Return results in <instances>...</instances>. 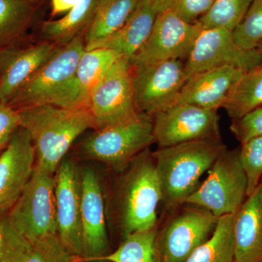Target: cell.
Segmentation results:
<instances>
[{
	"label": "cell",
	"instance_id": "obj_12",
	"mask_svg": "<svg viewBox=\"0 0 262 262\" xmlns=\"http://www.w3.org/2000/svg\"><path fill=\"white\" fill-rule=\"evenodd\" d=\"M262 63L257 48L247 50L239 46L233 32L225 29H203L187 57V78L218 67H234L246 72Z\"/></svg>",
	"mask_w": 262,
	"mask_h": 262
},
{
	"label": "cell",
	"instance_id": "obj_1",
	"mask_svg": "<svg viewBox=\"0 0 262 262\" xmlns=\"http://www.w3.org/2000/svg\"><path fill=\"white\" fill-rule=\"evenodd\" d=\"M17 110L20 126L27 130L34 144L35 166L53 175L74 141L88 129H96L88 108L44 104Z\"/></svg>",
	"mask_w": 262,
	"mask_h": 262
},
{
	"label": "cell",
	"instance_id": "obj_28",
	"mask_svg": "<svg viewBox=\"0 0 262 262\" xmlns=\"http://www.w3.org/2000/svg\"><path fill=\"white\" fill-rule=\"evenodd\" d=\"M253 0H215L198 20L203 29H225L233 32L247 13Z\"/></svg>",
	"mask_w": 262,
	"mask_h": 262
},
{
	"label": "cell",
	"instance_id": "obj_21",
	"mask_svg": "<svg viewBox=\"0 0 262 262\" xmlns=\"http://www.w3.org/2000/svg\"><path fill=\"white\" fill-rule=\"evenodd\" d=\"M120 58L116 52L106 48L85 50L70 84L64 107L88 108L93 90Z\"/></svg>",
	"mask_w": 262,
	"mask_h": 262
},
{
	"label": "cell",
	"instance_id": "obj_7",
	"mask_svg": "<svg viewBox=\"0 0 262 262\" xmlns=\"http://www.w3.org/2000/svg\"><path fill=\"white\" fill-rule=\"evenodd\" d=\"M8 215L15 229L32 244L58 234L55 174L34 167L32 177Z\"/></svg>",
	"mask_w": 262,
	"mask_h": 262
},
{
	"label": "cell",
	"instance_id": "obj_3",
	"mask_svg": "<svg viewBox=\"0 0 262 262\" xmlns=\"http://www.w3.org/2000/svg\"><path fill=\"white\" fill-rule=\"evenodd\" d=\"M116 194L117 217L122 239L158 227L161 187L156 163L149 148L122 170Z\"/></svg>",
	"mask_w": 262,
	"mask_h": 262
},
{
	"label": "cell",
	"instance_id": "obj_4",
	"mask_svg": "<svg viewBox=\"0 0 262 262\" xmlns=\"http://www.w3.org/2000/svg\"><path fill=\"white\" fill-rule=\"evenodd\" d=\"M84 51V37L60 46L8 104L15 110L44 104L64 107L70 84Z\"/></svg>",
	"mask_w": 262,
	"mask_h": 262
},
{
	"label": "cell",
	"instance_id": "obj_18",
	"mask_svg": "<svg viewBox=\"0 0 262 262\" xmlns=\"http://www.w3.org/2000/svg\"><path fill=\"white\" fill-rule=\"evenodd\" d=\"M173 2V0H139L135 9L121 28L98 43L93 49L112 50L130 62L149 37L158 15L164 10L171 8Z\"/></svg>",
	"mask_w": 262,
	"mask_h": 262
},
{
	"label": "cell",
	"instance_id": "obj_5",
	"mask_svg": "<svg viewBox=\"0 0 262 262\" xmlns=\"http://www.w3.org/2000/svg\"><path fill=\"white\" fill-rule=\"evenodd\" d=\"M155 143L153 117L144 113L113 126L95 129L80 145L86 158L122 170L129 163Z\"/></svg>",
	"mask_w": 262,
	"mask_h": 262
},
{
	"label": "cell",
	"instance_id": "obj_37",
	"mask_svg": "<svg viewBox=\"0 0 262 262\" xmlns=\"http://www.w3.org/2000/svg\"><path fill=\"white\" fill-rule=\"evenodd\" d=\"M257 49L258 50V51L260 52V53H261L262 56V42L258 45Z\"/></svg>",
	"mask_w": 262,
	"mask_h": 262
},
{
	"label": "cell",
	"instance_id": "obj_25",
	"mask_svg": "<svg viewBox=\"0 0 262 262\" xmlns=\"http://www.w3.org/2000/svg\"><path fill=\"white\" fill-rule=\"evenodd\" d=\"M260 107H262V63L244 72L223 106L232 120Z\"/></svg>",
	"mask_w": 262,
	"mask_h": 262
},
{
	"label": "cell",
	"instance_id": "obj_2",
	"mask_svg": "<svg viewBox=\"0 0 262 262\" xmlns=\"http://www.w3.org/2000/svg\"><path fill=\"white\" fill-rule=\"evenodd\" d=\"M226 148L220 138L158 148L152 152L159 175L161 202L168 209L184 204Z\"/></svg>",
	"mask_w": 262,
	"mask_h": 262
},
{
	"label": "cell",
	"instance_id": "obj_15",
	"mask_svg": "<svg viewBox=\"0 0 262 262\" xmlns=\"http://www.w3.org/2000/svg\"><path fill=\"white\" fill-rule=\"evenodd\" d=\"M34 144L27 130L20 126L0 151V215L14 206L35 167Z\"/></svg>",
	"mask_w": 262,
	"mask_h": 262
},
{
	"label": "cell",
	"instance_id": "obj_36",
	"mask_svg": "<svg viewBox=\"0 0 262 262\" xmlns=\"http://www.w3.org/2000/svg\"><path fill=\"white\" fill-rule=\"evenodd\" d=\"M81 0H51L52 15H55L67 13L75 8Z\"/></svg>",
	"mask_w": 262,
	"mask_h": 262
},
{
	"label": "cell",
	"instance_id": "obj_17",
	"mask_svg": "<svg viewBox=\"0 0 262 262\" xmlns=\"http://www.w3.org/2000/svg\"><path fill=\"white\" fill-rule=\"evenodd\" d=\"M60 46L47 41L0 49V101L9 103L32 76L51 58Z\"/></svg>",
	"mask_w": 262,
	"mask_h": 262
},
{
	"label": "cell",
	"instance_id": "obj_35",
	"mask_svg": "<svg viewBox=\"0 0 262 262\" xmlns=\"http://www.w3.org/2000/svg\"><path fill=\"white\" fill-rule=\"evenodd\" d=\"M19 127L20 117L18 110L8 103L0 101V151L6 146Z\"/></svg>",
	"mask_w": 262,
	"mask_h": 262
},
{
	"label": "cell",
	"instance_id": "obj_8",
	"mask_svg": "<svg viewBox=\"0 0 262 262\" xmlns=\"http://www.w3.org/2000/svg\"><path fill=\"white\" fill-rule=\"evenodd\" d=\"M158 230L155 249L159 262H185L194 251L211 237L219 218L208 210L184 204Z\"/></svg>",
	"mask_w": 262,
	"mask_h": 262
},
{
	"label": "cell",
	"instance_id": "obj_40",
	"mask_svg": "<svg viewBox=\"0 0 262 262\" xmlns=\"http://www.w3.org/2000/svg\"><path fill=\"white\" fill-rule=\"evenodd\" d=\"M261 262H262V261Z\"/></svg>",
	"mask_w": 262,
	"mask_h": 262
},
{
	"label": "cell",
	"instance_id": "obj_16",
	"mask_svg": "<svg viewBox=\"0 0 262 262\" xmlns=\"http://www.w3.org/2000/svg\"><path fill=\"white\" fill-rule=\"evenodd\" d=\"M81 198L83 256L79 261L94 262L111 251L101 182L90 167L81 171Z\"/></svg>",
	"mask_w": 262,
	"mask_h": 262
},
{
	"label": "cell",
	"instance_id": "obj_27",
	"mask_svg": "<svg viewBox=\"0 0 262 262\" xmlns=\"http://www.w3.org/2000/svg\"><path fill=\"white\" fill-rule=\"evenodd\" d=\"M157 229L127 236L115 251L94 262H159L155 249Z\"/></svg>",
	"mask_w": 262,
	"mask_h": 262
},
{
	"label": "cell",
	"instance_id": "obj_33",
	"mask_svg": "<svg viewBox=\"0 0 262 262\" xmlns=\"http://www.w3.org/2000/svg\"><path fill=\"white\" fill-rule=\"evenodd\" d=\"M230 130L241 145L253 138L262 136V107L233 119Z\"/></svg>",
	"mask_w": 262,
	"mask_h": 262
},
{
	"label": "cell",
	"instance_id": "obj_11",
	"mask_svg": "<svg viewBox=\"0 0 262 262\" xmlns=\"http://www.w3.org/2000/svg\"><path fill=\"white\" fill-rule=\"evenodd\" d=\"M153 131L159 148L222 138L217 110L186 103H177L155 115Z\"/></svg>",
	"mask_w": 262,
	"mask_h": 262
},
{
	"label": "cell",
	"instance_id": "obj_10",
	"mask_svg": "<svg viewBox=\"0 0 262 262\" xmlns=\"http://www.w3.org/2000/svg\"><path fill=\"white\" fill-rule=\"evenodd\" d=\"M132 74L138 110L152 117L179 103L188 80L182 60L132 66Z\"/></svg>",
	"mask_w": 262,
	"mask_h": 262
},
{
	"label": "cell",
	"instance_id": "obj_34",
	"mask_svg": "<svg viewBox=\"0 0 262 262\" xmlns=\"http://www.w3.org/2000/svg\"><path fill=\"white\" fill-rule=\"evenodd\" d=\"M215 0H173L171 9L189 23H196L211 8Z\"/></svg>",
	"mask_w": 262,
	"mask_h": 262
},
{
	"label": "cell",
	"instance_id": "obj_6",
	"mask_svg": "<svg viewBox=\"0 0 262 262\" xmlns=\"http://www.w3.org/2000/svg\"><path fill=\"white\" fill-rule=\"evenodd\" d=\"M207 173L208 177L184 203L205 208L217 218L234 214L248 198L241 148H226Z\"/></svg>",
	"mask_w": 262,
	"mask_h": 262
},
{
	"label": "cell",
	"instance_id": "obj_32",
	"mask_svg": "<svg viewBox=\"0 0 262 262\" xmlns=\"http://www.w3.org/2000/svg\"><path fill=\"white\" fill-rule=\"evenodd\" d=\"M79 258L67 251L56 234L32 244V251L26 262H79Z\"/></svg>",
	"mask_w": 262,
	"mask_h": 262
},
{
	"label": "cell",
	"instance_id": "obj_20",
	"mask_svg": "<svg viewBox=\"0 0 262 262\" xmlns=\"http://www.w3.org/2000/svg\"><path fill=\"white\" fill-rule=\"evenodd\" d=\"M234 262L262 261V182L234 214Z\"/></svg>",
	"mask_w": 262,
	"mask_h": 262
},
{
	"label": "cell",
	"instance_id": "obj_31",
	"mask_svg": "<svg viewBox=\"0 0 262 262\" xmlns=\"http://www.w3.org/2000/svg\"><path fill=\"white\" fill-rule=\"evenodd\" d=\"M241 159L248 181V196L262 180V136L253 138L242 144Z\"/></svg>",
	"mask_w": 262,
	"mask_h": 262
},
{
	"label": "cell",
	"instance_id": "obj_39",
	"mask_svg": "<svg viewBox=\"0 0 262 262\" xmlns=\"http://www.w3.org/2000/svg\"><path fill=\"white\" fill-rule=\"evenodd\" d=\"M261 182H262V180H261Z\"/></svg>",
	"mask_w": 262,
	"mask_h": 262
},
{
	"label": "cell",
	"instance_id": "obj_22",
	"mask_svg": "<svg viewBox=\"0 0 262 262\" xmlns=\"http://www.w3.org/2000/svg\"><path fill=\"white\" fill-rule=\"evenodd\" d=\"M100 0H81L61 18L44 22L41 34L44 40L63 46L79 37H84Z\"/></svg>",
	"mask_w": 262,
	"mask_h": 262
},
{
	"label": "cell",
	"instance_id": "obj_38",
	"mask_svg": "<svg viewBox=\"0 0 262 262\" xmlns=\"http://www.w3.org/2000/svg\"><path fill=\"white\" fill-rule=\"evenodd\" d=\"M36 1H37V0H36Z\"/></svg>",
	"mask_w": 262,
	"mask_h": 262
},
{
	"label": "cell",
	"instance_id": "obj_30",
	"mask_svg": "<svg viewBox=\"0 0 262 262\" xmlns=\"http://www.w3.org/2000/svg\"><path fill=\"white\" fill-rule=\"evenodd\" d=\"M233 37L245 49L257 48L262 42V0H253L242 21L233 31Z\"/></svg>",
	"mask_w": 262,
	"mask_h": 262
},
{
	"label": "cell",
	"instance_id": "obj_24",
	"mask_svg": "<svg viewBox=\"0 0 262 262\" xmlns=\"http://www.w3.org/2000/svg\"><path fill=\"white\" fill-rule=\"evenodd\" d=\"M36 0H0V49L18 44L29 28Z\"/></svg>",
	"mask_w": 262,
	"mask_h": 262
},
{
	"label": "cell",
	"instance_id": "obj_26",
	"mask_svg": "<svg viewBox=\"0 0 262 262\" xmlns=\"http://www.w3.org/2000/svg\"><path fill=\"white\" fill-rule=\"evenodd\" d=\"M234 214L219 218L213 234L185 262H234Z\"/></svg>",
	"mask_w": 262,
	"mask_h": 262
},
{
	"label": "cell",
	"instance_id": "obj_14",
	"mask_svg": "<svg viewBox=\"0 0 262 262\" xmlns=\"http://www.w3.org/2000/svg\"><path fill=\"white\" fill-rule=\"evenodd\" d=\"M58 235L67 251L83 256L81 220V170L75 162L64 158L55 173Z\"/></svg>",
	"mask_w": 262,
	"mask_h": 262
},
{
	"label": "cell",
	"instance_id": "obj_23",
	"mask_svg": "<svg viewBox=\"0 0 262 262\" xmlns=\"http://www.w3.org/2000/svg\"><path fill=\"white\" fill-rule=\"evenodd\" d=\"M138 2L139 0H100L94 19L84 34L86 51L92 50L121 28L135 9Z\"/></svg>",
	"mask_w": 262,
	"mask_h": 262
},
{
	"label": "cell",
	"instance_id": "obj_9",
	"mask_svg": "<svg viewBox=\"0 0 262 262\" xmlns=\"http://www.w3.org/2000/svg\"><path fill=\"white\" fill-rule=\"evenodd\" d=\"M88 108L96 129L122 123L140 113L136 106L130 62L121 57L112 66L93 90Z\"/></svg>",
	"mask_w": 262,
	"mask_h": 262
},
{
	"label": "cell",
	"instance_id": "obj_13",
	"mask_svg": "<svg viewBox=\"0 0 262 262\" xmlns=\"http://www.w3.org/2000/svg\"><path fill=\"white\" fill-rule=\"evenodd\" d=\"M203 30L198 23H189L171 8L159 13L149 37L130 61L132 66L187 58Z\"/></svg>",
	"mask_w": 262,
	"mask_h": 262
},
{
	"label": "cell",
	"instance_id": "obj_19",
	"mask_svg": "<svg viewBox=\"0 0 262 262\" xmlns=\"http://www.w3.org/2000/svg\"><path fill=\"white\" fill-rule=\"evenodd\" d=\"M244 72L235 67L225 66L196 74L184 84L179 103L208 110L223 108Z\"/></svg>",
	"mask_w": 262,
	"mask_h": 262
},
{
	"label": "cell",
	"instance_id": "obj_29",
	"mask_svg": "<svg viewBox=\"0 0 262 262\" xmlns=\"http://www.w3.org/2000/svg\"><path fill=\"white\" fill-rule=\"evenodd\" d=\"M32 244L15 229L8 213L0 215V262H26Z\"/></svg>",
	"mask_w": 262,
	"mask_h": 262
}]
</instances>
